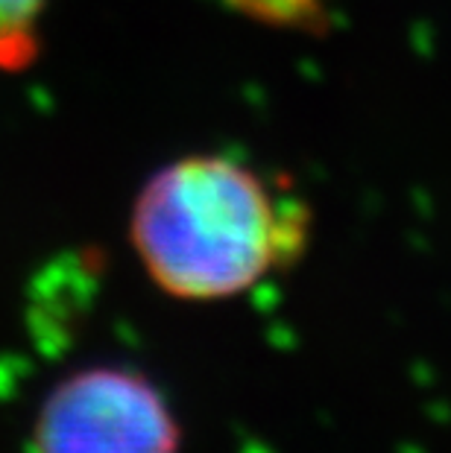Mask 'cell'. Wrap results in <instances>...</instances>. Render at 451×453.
I'll return each instance as SVG.
<instances>
[{"label":"cell","instance_id":"6da1fadb","mask_svg":"<svg viewBox=\"0 0 451 453\" xmlns=\"http://www.w3.org/2000/svg\"><path fill=\"white\" fill-rule=\"evenodd\" d=\"M311 214L249 164L197 152L144 181L129 243L144 273L179 302L246 296L308 249Z\"/></svg>","mask_w":451,"mask_h":453},{"label":"cell","instance_id":"277c9868","mask_svg":"<svg viewBox=\"0 0 451 453\" xmlns=\"http://www.w3.org/2000/svg\"><path fill=\"white\" fill-rule=\"evenodd\" d=\"M235 12L282 30H320L331 15V0H226Z\"/></svg>","mask_w":451,"mask_h":453},{"label":"cell","instance_id":"7a4b0ae2","mask_svg":"<svg viewBox=\"0 0 451 453\" xmlns=\"http://www.w3.org/2000/svg\"><path fill=\"white\" fill-rule=\"evenodd\" d=\"M182 424L156 383L129 365L65 374L38 403L33 453H182Z\"/></svg>","mask_w":451,"mask_h":453},{"label":"cell","instance_id":"3957f363","mask_svg":"<svg viewBox=\"0 0 451 453\" xmlns=\"http://www.w3.org/2000/svg\"><path fill=\"white\" fill-rule=\"evenodd\" d=\"M47 4L51 0H0V71H21L35 62Z\"/></svg>","mask_w":451,"mask_h":453}]
</instances>
